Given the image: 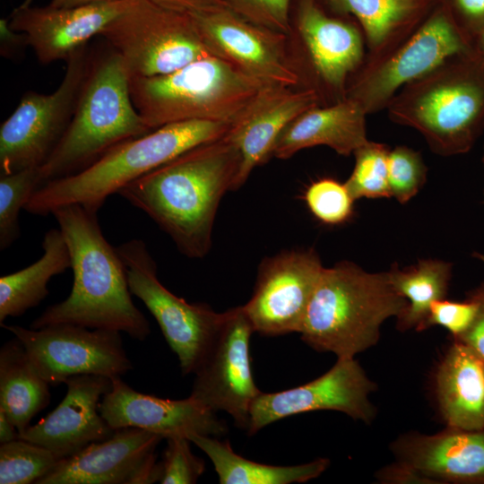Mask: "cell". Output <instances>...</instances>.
Returning <instances> with one entry per match:
<instances>
[{"mask_svg":"<svg viewBox=\"0 0 484 484\" xmlns=\"http://www.w3.org/2000/svg\"><path fill=\"white\" fill-rule=\"evenodd\" d=\"M154 4L186 14L204 13L229 8L226 0H150Z\"/></svg>","mask_w":484,"mask_h":484,"instance_id":"b9f144b4","label":"cell"},{"mask_svg":"<svg viewBox=\"0 0 484 484\" xmlns=\"http://www.w3.org/2000/svg\"><path fill=\"white\" fill-rule=\"evenodd\" d=\"M473 41L477 54L484 61V26L475 34Z\"/></svg>","mask_w":484,"mask_h":484,"instance_id":"bcb514c9","label":"cell"},{"mask_svg":"<svg viewBox=\"0 0 484 484\" xmlns=\"http://www.w3.org/2000/svg\"><path fill=\"white\" fill-rule=\"evenodd\" d=\"M229 9L244 20L269 30L289 34L291 0H226Z\"/></svg>","mask_w":484,"mask_h":484,"instance_id":"8d00e7d4","label":"cell"},{"mask_svg":"<svg viewBox=\"0 0 484 484\" xmlns=\"http://www.w3.org/2000/svg\"><path fill=\"white\" fill-rule=\"evenodd\" d=\"M239 166V151L224 135L183 152L117 194L146 213L182 255L201 259L211 250L220 203L233 191Z\"/></svg>","mask_w":484,"mask_h":484,"instance_id":"6da1fadb","label":"cell"},{"mask_svg":"<svg viewBox=\"0 0 484 484\" xmlns=\"http://www.w3.org/2000/svg\"><path fill=\"white\" fill-rule=\"evenodd\" d=\"M376 389L355 358L337 359L331 369L305 385L276 393L261 392L252 404L246 430L254 435L281 419L323 410L370 424L376 408L369 394Z\"/></svg>","mask_w":484,"mask_h":484,"instance_id":"9a60e30c","label":"cell"},{"mask_svg":"<svg viewBox=\"0 0 484 484\" xmlns=\"http://www.w3.org/2000/svg\"><path fill=\"white\" fill-rule=\"evenodd\" d=\"M126 4L127 0H117L57 8L22 3L13 9L8 19L13 30L27 36L39 62L47 65L67 60L91 38L99 35Z\"/></svg>","mask_w":484,"mask_h":484,"instance_id":"44dd1931","label":"cell"},{"mask_svg":"<svg viewBox=\"0 0 484 484\" xmlns=\"http://www.w3.org/2000/svg\"><path fill=\"white\" fill-rule=\"evenodd\" d=\"M375 477L379 483L384 484H432L417 470L399 461L382 467L375 473Z\"/></svg>","mask_w":484,"mask_h":484,"instance_id":"ab89813d","label":"cell"},{"mask_svg":"<svg viewBox=\"0 0 484 484\" xmlns=\"http://www.w3.org/2000/svg\"><path fill=\"white\" fill-rule=\"evenodd\" d=\"M455 2L465 17L479 23L480 30L484 26V0H455Z\"/></svg>","mask_w":484,"mask_h":484,"instance_id":"7bdbcfd3","label":"cell"},{"mask_svg":"<svg viewBox=\"0 0 484 484\" xmlns=\"http://www.w3.org/2000/svg\"><path fill=\"white\" fill-rule=\"evenodd\" d=\"M32 1H33V0H24V2H23V3H25V4H31V3H32Z\"/></svg>","mask_w":484,"mask_h":484,"instance_id":"7dc6e473","label":"cell"},{"mask_svg":"<svg viewBox=\"0 0 484 484\" xmlns=\"http://www.w3.org/2000/svg\"><path fill=\"white\" fill-rule=\"evenodd\" d=\"M313 216L326 225H340L353 214L354 198L345 183L324 177L312 182L304 193Z\"/></svg>","mask_w":484,"mask_h":484,"instance_id":"836d02e7","label":"cell"},{"mask_svg":"<svg viewBox=\"0 0 484 484\" xmlns=\"http://www.w3.org/2000/svg\"><path fill=\"white\" fill-rule=\"evenodd\" d=\"M113 1L117 0H51L49 5L57 8H71L108 3Z\"/></svg>","mask_w":484,"mask_h":484,"instance_id":"f6af8a7d","label":"cell"},{"mask_svg":"<svg viewBox=\"0 0 484 484\" xmlns=\"http://www.w3.org/2000/svg\"><path fill=\"white\" fill-rule=\"evenodd\" d=\"M61 460L48 448L21 438L0 444V483L37 484Z\"/></svg>","mask_w":484,"mask_h":484,"instance_id":"4dcf8cb0","label":"cell"},{"mask_svg":"<svg viewBox=\"0 0 484 484\" xmlns=\"http://www.w3.org/2000/svg\"><path fill=\"white\" fill-rule=\"evenodd\" d=\"M476 311L477 304L470 298L463 301H450L445 298L433 301L419 331L439 325L445 328L453 340H455L469 329Z\"/></svg>","mask_w":484,"mask_h":484,"instance_id":"74e56055","label":"cell"},{"mask_svg":"<svg viewBox=\"0 0 484 484\" xmlns=\"http://www.w3.org/2000/svg\"><path fill=\"white\" fill-rule=\"evenodd\" d=\"M43 255L33 264L0 278V324L37 307L49 293L52 277L71 268V256L59 229L48 230L42 241Z\"/></svg>","mask_w":484,"mask_h":484,"instance_id":"484cf974","label":"cell"},{"mask_svg":"<svg viewBox=\"0 0 484 484\" xmlns=\"http://www.w3.org/2000/svg\"><path fill=\"white\" fill-rule=\"evenodd\" d=\"M111 380V389L102 397L99 410L114 430L137 428L164 439L192 434L219 436L228 431L215 411L190 396L162 399L135 391L121 376Z\"/></svg>","mask_w":484,"mask_h":484,"instance_id":"ac0fdd59","label":"cell"},{"mask_svg":"<svg viewBox=\"0 0 484 484\" xmlns=\"http://www.w3.org/2000/svg\"><path fill=\"white\" fill-rule=\"evenodd\" d=\"M452 263L439 259H420L415 265L400 268L393 264L387 272L390 283L408 306L397 318L401 332L419 331L433 301L445 298L452 277Z\"/></svg>","mask_w":484,"mask_h":484,"instance_id":"f1b7e54d","label":"cell"},{"mask_svg":"<svg viewBox=\"0 0 484 484\" xmlns=\"http://www.w3.org/2000/svg\"><path fill=\"white\" fill-rule=\"evenodd\" d=\"M482 160H483V164H484V155H483V159H482ZM483 196H484V193H483ZM483 202H484V200H483Z\"/></svg>","mask_w":484,"mask_h":484,"instance_id":"c3c4849f","label":"cell"},{"mask_svg":"<svg viewBox=\"0 0 484 484\" xmlns=\"http://www.w3.org/2000/svg\"><path fill=\"white\" fill-rule=\"evenodd\" d=\"M151 131L133 104L130 75L121 56L112 48L91 55L69 125L39 168L41 186L75 175L117 144Z\"/></svg>","mask_w":484,"mask_h":484,"instance_id":"5b68a950","label":"cell"},{"mask_svg":"<svg viewBox=\"0 0 484 484\" xmlns=\"http://www.w3.org/2000/svg\"><path fill=\"white\" fill-rule=\"evenodd\" d=\"M298 29L317 75L345 98L348 77L363 58L359 30L350 23L327 16L314 0L300 1Z\"/></svg>","mask_w":484,"mask_h":484,"instance_id":"603a6c76","label":"cell"},{"mask_svg":"<svg viewBox=\"0 0 484 484\" xmlns=\"http://www.w3.org/2000/svg\"><path fill=\"white\" fill-rule=\"evenodd\" d=\"M318 102L319 95L315 89L293 90L266 84L260 90L225 134L240 155L233 191L246 183L255 167L272 156L276 141L285 127Z\"/></svg>","mask_w":484,"mask_h":484,"instance_id":"ffe728a7","label":"cell"},{"mask_svg":"<svg viewBox=\"0 0 484 484\" xmlns=\"http://www.w3.org/2000/svg\"><path fill=\"white\" fill-rule=\"evenodd\" d=\"M264 85L215 56L166 74L130 77L133 104L151 130L191 120L232 124Z\"/></svg>","mask_w":484,"mask_h":484,"instance_id":"52a82bcc","label":"cell"},{"mask_svg":"<svg viewBox=\"0 0 484 484\" xmlns=\"http://www.w3.org/2000/svg\"><path fill=\"white\" fill-rule=\"evenodd\" d=\"M324 268L313 248L264 258L253 295L243 306L254 331L265 336L299 333Z\"/></svg>","mask_w":484,"mask_h":484,"instance_id":"5bb4252c","label":"cell"},{"mask_svg":"<svg viewBox=\"0 0 484 484\" xmlns=\"http://www.w3.org/2000/svg\"><path fill=\"white\" fill-rule=\"evenodd\" d=\"M49 384L39 374L17 339L0 349V410L16 426L19 433L50 402Z\"/></svg>","mask_w":484,"mask_h":484,"instance_id":"4316f807","label":"cell"},{"mask_svg":"<svg viewBox=\"0 0 484 484\" xmlns=\"http://www.w3.org/2000/svg\"><path fill=\"white\" fill-rule=\"evenodd\" d=\"M39 168L0 175V250L7 249L20 235V211L40 187Z\"/></svg>","mask_w":484,"mask_h":484,"instance_id":"1f68e13d","label":"cell"},{"mask_svg":"<svg viewBox=\"0 0 484 484\" xmlns=\"http://www.w3.org/2000/svg\"><path fill=\"white\" fill-rule=\"evenodd\" d=\"M254 332L243 306L223 312L220 326L194 373L189 395L215 412L228 413L246 430L252 404L261 393L251 368Z\"/></svg>","mask_w":484,"mask_h":484,"instance_id":"4fadbf2b","label":"cell"},{"mask_svg":"<svg viewBox=\"0 0 484 484\" xmlns=\"http://www.w3.org/2000/svg\"><path fill=\"white\" fill-rule=\"evenodd\" d=\"M217 437L192 434L187 438L209 457L220 484L304 483L319 477L330 464L327 458L291 466L259 463L236 454L228 440Z\"/></svg>","mask_w":484,"mask_h":484,"instance_id":"83f0119b","label":"cell"},{"mask_svg":"<svg viewBox=\"0 0 484 484\" xmlns=\"http://www.w3.org/2000/svg\"><path fill=\"white\" fill-rule=\"evenodd\" d=\"M97 213L79 204L52 211L70 252L73 283L69 296L46 308L30 328L73 324L143 341L150 324L132 300L124 263L105 238Z\"/></svg>","mask_w":484,"mask_h":484,"instance_id":"7a4b0ae2","label":"cell"},{"mask_svg":"<svg viewBox=\"0 0 484 484\" xmlns=\"http://www.w3.org/2000/svg\"><path fill=\"white\" fill-rule=\"evenodd\" d=\"M125 267L132 295L156 319L169 346L177 355L183 375L194 373L223 319L203 303H188L159 281L157 264L147 245L134 238L117 247Z\"/></svg>","mask_w":484,"mask_h":484,"instance_id":"8fae6325","label":"cell"},{"mask_svg":"<svg viewBox=\"0 0 484 484\" xmlns=\"http://www.w3.org/2000/svg\"><path fill=\"white\" fill-rule=\"evenodd\" d=\"M230 125L206 120L177 122L125 141L84 170L43 184L23 210L46 216L57 207L79 204L98 212L109 195L183 152L223 137Z\"/></svg>","mask_w":484,"mask_h":484,"instance_id":"277c9868","label":"cell"},{"mask_svg":"<svg viewBox=\"0 0 484 484\" xmlns=\"http://www.w3.org/2000/svg\"><path fill=\"white\" fill-rule=\"evenodd\" d=\"M99 36L121 56L130 77L166 74L213 56L190 14L150 0H127Z\"/></svg>","mask_w":484,"mask_h":484,"instance_id":"ba28073f","label":"cell"},{"mask_svg":"<svg viewBox=\"0 0 484 484\" xmlns=\"http://www.w3.org/2000/svg\"><path fill=\"white\" fill-rule=\"evenodd\" d=\"M191 16L213 56L264 84L298 83L285 49L286 34L251 23L229 8Z\"/></svg>","mask_w":484,"mask_h":484,"instance_id":"e0dca14e","label":"cell"},{"mask_svg":"<svg viewBox=\"0 0 484 484\" xmlns=\"http://www.w3.org/2000/svg\"><path fill=\"white\" fill-rule=\"evenodd\" d=\"M475 50L473 37L444 11L429 16L419 28L383 55L370 58L345 97L367 114L386 108L405 85L427 75L452 57Z\"/></svg>","mask_w":484,"mask_h":484,"instance_id":"9c48e42d","label":"cell"},{"mask_svg":"<svg viewBox=\"0 0 484 484\" xmlns=\"http://www.w3.org/2000/svg\"><path fill=\"white\" fill-rule=\"evenodd\" d=\"M408 306L387 272H369L341 261L324 267L299 332L302 341L337 359L355 358L380 338L383 323Z\"/></svg>","mask_w":484,"mask_h":484,"instance_id":"3957f363","label":"cell"},{"mask_svg":"<svg viewBox=\"0 0 484 484\" xmlns=\"http://www.w3.org/2000/svg\"><path fill=\"white\" fill-rule=\"evenodd\" d=\"M390 149L367 141L354 151L355 165L345 182L354 200L390 198L387 158Z\"/></svg>","mask_w":484,"mask_h":484,"instance_id":"d6a6232c","label":"cell"},{"mask_svg":"<svg viewBox=\"0 0 484 484\" xmlns=\"http://www.w3.org/2000/svg\"><path fill=\"white\" fill-rule=\"evenodd\" d=\"M367 115L358 102L347 97L328 107H314L285 127L276 141L272 156L286 160L317 145L330 147L340 155L353 154L368 141Z\"/></svg>","mask_w":484,"mask_h":484,"instance_id":"cb8c5ba5","label":"cell"},{"mask_svg":"<svg viewBox=\"0 0 484 484\" xmlns=\"http://www.w3.org/2000/svg\"><path fill=\"white\" fill-rule=\"evenodd\" d=\"M475 257L484 263V255L476 253ZM477 304V311L469 329L454 340L463 342L475 350L484 359V281L468 294Z\"/></svg>","mask_w":484,"mask_h":484,"instance_id":"f35d334b","label":"cell"},{"mask_svg":"<svg viewBox=\"0 0 484 484\" xmlns=\"http://www.w3.org/2000/svg\"><path fill=\"white\" fill-rule=\"evenodd\" d=\"M23 345L39 374L50 385L74 376H121L133 368L120 332L57 324L39 329L1 324Z\"/></svg>","mask_w":484,"mask_h":484,"instance_id":"7c38bea8","label":"cell"},{"mask_svg":"<svg viewBox=\"0 0 484 484\" xmlns=\"http://www.w3.org/2000/svg\"><path fill=\"white\" fill-rule=\"evenodd\" d=\"M30 47L27 36L13 30L8 18L0 20V55L10 60L22 57L25 49Z\"/></svg>","mask_w":484,"mask_h":484,"instance_id":"60d3db41","label":"cell"},{"mask_svg":"<svg viewBox=\"0 0 484 484\" xmlns=\"http://www.w3.org/2000/svg\"><path fill=\"white\" fill-rule=\"evenodd\" d=\"M390 119L422 134L442 156L469 151L484 131V61L476 50L450 58L402 87Z\"/></svg>","mask_w":484,"mask_h":484,"instance_id":"8992f818","label":"cell"},{"mask_svg":"<svg viewBox=\"0 0 484 484\" xmlns=\"http://www.w3.org/2000/svg\"><path fill=\"white\" fill-rule=\"evenodd\" d=\"M390 450L396 461L432 484H484V428L446 427L433 435L411 431L393 440Z\"/></svg>","mask_w":484,"mask_h":484,"instance_id":"7402d4cb","label":"cell"},{"mask_svg":"<svg viewBox=\"0 0 484 484\" xmlns=\"http://www.w3.org/2000/svg\"><path fill=\"white\" fill-rule=\"evenodd\" d=\"M387 168L391 197L400 203L414 197L427 180L428 169L421 155L407 146L389 151Z\"/></svg>","mask_w":484,"mask_h":484,"instance_id":"e575fe53","label":"cell"},{"mask_svg":"<svg viewBox=\"0 0 484 484\" xmlns=\"http://www.w3.org/2000/svg\"><path fill=\"white\" fill-rule=\"evenodd\" d=\"M437 406L446 427L484 428V359L454 341L435 376Z\"/></svg>","mask_w":484,"mask_h":484,"instance_id":"d4e9b609","label":"cell"},{"mask_svg":"<svg viewBox=\"0 0 484 484\" xmlns=\"http://www.w3.org/2000/svg\"><path fill=\"white\" fill-rule=\"evenodd\" d=\"M335 11L354 15L361 24L370 49L377 57L395 45L401 30L427 0H326Z\"/></svg>","mask_w":484,"mask_h":484,"instance_id":"f546056e","label":"cell"},{"mask_svg":"<svg viewBox=\"0 0 484 484\" xmlns=\"http://www.w3.org/2000/svg\"><path fill=\"white\" fill-rule=\"evenodd\" d=\"M163 460L160 463L161 484H194L204 472L205 465L190 448L191 441L184 436L166 439Z\"/></svg>","mask_w":484,"mask_h":484,"instance_id":"d590c367","label":"cell"},{"mask_svg":"<svg viewBox=\"0 0 484 484\" xmlns=\"http://www.w3.org/2000/svg\"><path fill=\"white\" fill-rule=\"evenodd\" d=\"M160 435L137 428L116 429L62 459L37 484H150L160 481L156 449Z\"/></svg>","mask_w":484,"mask_h":484,"instance_id":"2e32d148","label":"cell"},{"mask_svg":"<svg viewBox=\"0 0 484 484\" xmlns=\"http://www.w3.org/2000/svg\"><path fill=\"white\" fill-rule=\"evenodd\" d=\"M65 384L66 393L61 402L19 433V438L44 446L60 459L110 437L115 431L99 410L101 397L111 389V378L81 375L69 377Z\"/></svg>","mask_w":484,"mask_h":484,"instance_id":"d6986e66","label":"cell"},{"mask_svg":"<svg viewBox=\"0 0 484 484\" xmlns=\"http://www.w3.org/2000/svg\"><path fill=\"white\" fill-rule=\"evenodd\" d=\"M86 46L66 62L55 91H27L0 126V175L40 168L54 151L72 119L89 66Z\"/></svg>","mask_w":484,"mask_h":484,"instance_id":"30bf717a","label":"cell"},{"mask_svg":"<svg viewBox=\"0 0 484 484\" xmlns=\"http://www.w3.org/2000/svg\"><path fill=\"white\" fill-rule=\"evenodd\" d=\"M19 438V431L6 414L0 410V444L8 443Z\"/></svg>","mask_w":484,"mask_h":484,"instance_id":"ee69618b","label":"cell"}]
</instances>
